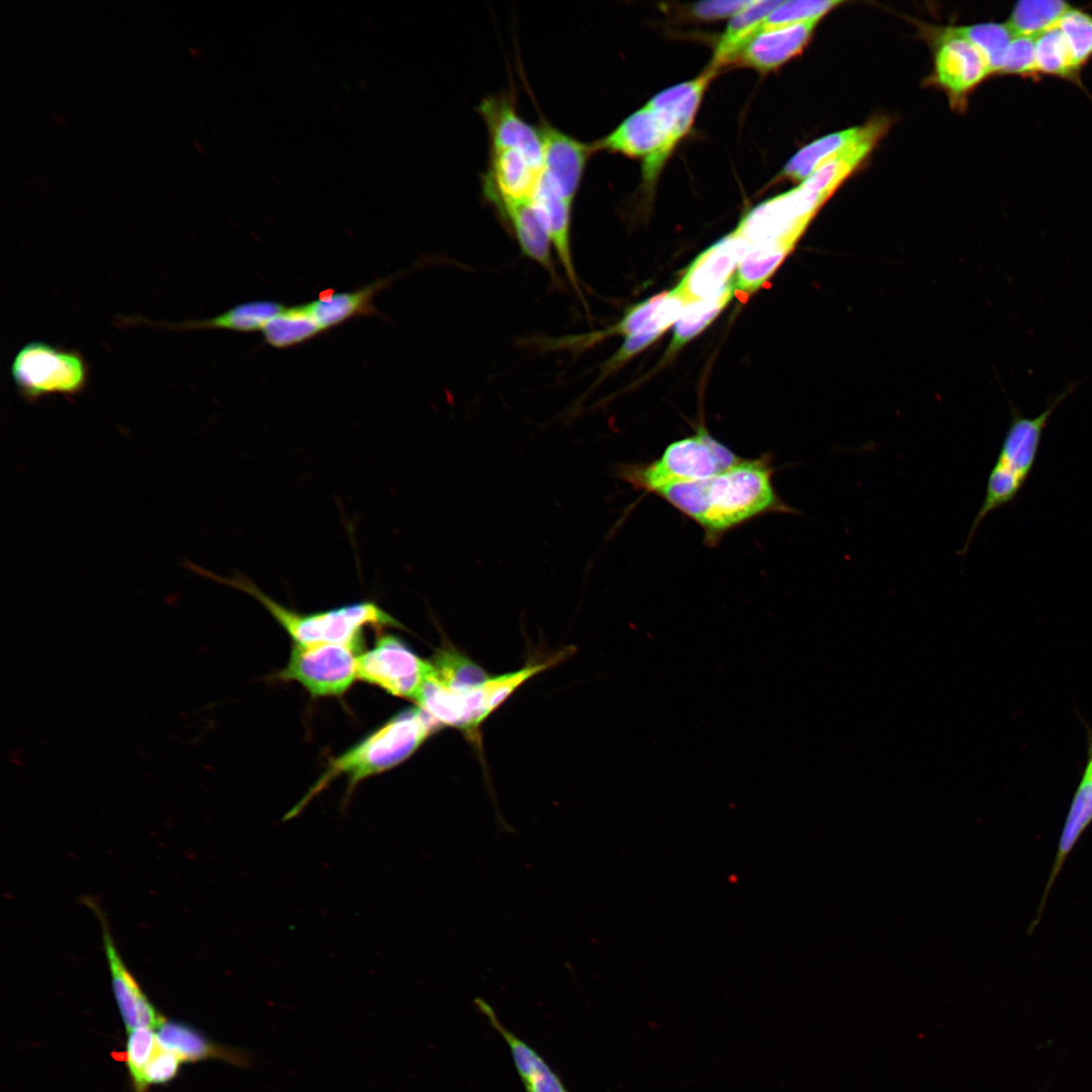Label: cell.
<instances>
[{
	"label": "cell",
	"mask_w": 1092,
	"mask_h": 1092,
	"mask_svg": "<svg viewBox=\"0 0 1092 1092\" xmlns=\"http://www.w3.org/2000/svg\"><path fill=\"white\" fill-rule=\"evenodd\" d=\"M430 671V661L392 635L379 637L371 649L358 655V678L414 701Z\"/></svg>",
	"instance_id": "cell-11"
},
{
	"label": "cell",
	"mask_w": 1092,
	"mask_h": 1092,
	"mask_svg": "<svg viewBox=\"0 0 1092 1092\" xmlns=\"http://www.w3.org/2000/svg\"><path fill=\"white\" fill-rule=\"evenodd\" d=\"M782 2L781 0H752L748 6L735 14L720 38L709 68L716 71L719 67L732 63L745 41Z\"/></svg>",
	"instance_id": "cell-27"
},
{
	"label": "cell",
	"mask_w": 1092,
	"mask_h": 1092,
	"mask_svg": "<svg viewBox=\"0 0 1092 1092\" xmlns=\"http://www.w3.org/2000/svg\"><path fill=\"white\" fill-rule=\"evenodd\" d=\"M357 650L338 643L295 644L280 677L298 681L313 697L340 696L358 677Z\"/></svg>",
	"instance_id": "cell-9"
},
{
	"label": "cell",
	"mask_w": 1092,
	"mask_h": 1092,
	"mask_svg": "<svg viewBox=\"0 0 1092 1092\" xmlns=\"http://www.w3.org/2000/svg\"><path fill=\"white\" fill-rule=\"evenodd\" d=\"M1088 758L1083 774L1092 780V729L1086 725Z\"/></svg>",
	"instance_id": "cell-40"
},
{
	"label": "cell",
	"mask_w": 1092,
	"mask_h": 1092,
	"mask_svg": "<svg viewBox=\"0 0 1092 1092\" xmlns=\"http://www.w3.org/2000/svg\"><path fill=\"white\" fill-rule=\"evenodd\" d=\"M945 30L976 46L986 57L991 73L1000 72L1005 52L1015 36L1007 23H981Z\"/></svg>",
	"instance_id": "cell-33"
},
{
	"label": "cell",
	"mask_w": 1092,
	"mask_h": 1092,
	"mask_svg": "<svg viewBox=\"0 0 1092 1092\" xmlns=\"http://www.w3.org/2000/svg\"><path fill=\"white\" fill-rule=\"evenodd\" d=\"M825 200L821 194L800 185L751 209L733 233L746 244L766 241L796 243Z\"/></svg>",
	"instance_id": "cell-10"
},
{
	"label": "cell",
	"mask_w": 1092,
	"mask_h": 1092,
	"mask_svg": "<svg viewBox=\"0 0 1092 1092\" xmlns=\"http://www.w3.org/2000/svg\"><path fill=\"white\" fill-rule=\"evenodd\" d=\"M745 246L732 233L702 252L675 287L686 303L716 296L733 285Z\"/></svg>",
	"instance_id": "cell-13"
},
{
	"label": "cell",
	"mask_w": 1092,
	"mask_h": 1092,
	"mask_svg": "<svg viewBox=\"0 0 1092 1092\" xmlns=\"http://www.w3.org/2000/svg\"><path fill=\"white\" fill-rule=\"evenodd\" d=\"M1058 26L1080 69L1092 55V15L1072 7Z\"/></svg>",
	"instance_id": "cell-35"
},
{
	"label": "cell",
	"mask_w": 1092,
	"mask_h": 1092,
	"mask_svg": "<svg viewBox=\"0 0 1092 1092\" xmlns=\"http://www.w3.org/2000/svg\"><path fill=\"white\" fill-rule=\"evenodd\" d=\"M182 1060L173 1052L160 1046L148 1062L142 1073L141 1091L146 1092L151 1085L167 1084L179 1072Z\"/></svg>",
	"instance_id": "cell-38"
},
{
	"label": "cell",
	"mask_w": 1092,
	"mask_h": 1092,
	"mask_svg": "<svg viewBox=\"0 0 1092 1092\" xmlns=\"http://www.w3.org/2000/svg\"><path fill=\"white\" fill-rule=\"evenodd\" d=\"M474 1005L509 1046L525 1092H570L540 1053L507 1028L486 1001L476 998Z\"/></svg>",
	"instance_id": "cell-20"
},
{
	"label": "cell",
	"mask_w": 1092,
	"mask_h": 1092,
	"mask_svg": "<svg viewBox=\"0 0 1092 1092\" xmlns=\"http://www.w3.org/2000/svg\"><path fill=\"white\" fill-rule=\"evenodd\" d=\"M185 565L199 575L240 589L256 599L284 628L296 645L338 643L359 647L361 632L366 626L402 627L393 617L371 601L354 603L325 612L300 614L272 600L255 582L241 573L225 578L189 561H186Z\"/></svg>",
	"instance_id": "cell-2"
},
{
	"label": "cell",
	"mask_w": 1092,
	"mask_h": 1092,
	"mask_svg": "<svg viewBox=\"0 0 1092 1092\" xmlns=\"http://www.w3.org/2000/svg\"><path fill=\"white\" fill-rule=\"evenodd\" d=\"M862 125L835 131L815 140L798 151L786 164L782 176L793 181L806 180L825 160L856 139Z\"/></svg>",
	"instance_id": "cell-28"
},
{
	"label": "cell",
	"mask_w": 1092,
	"mask_h": 1092,
	"mask_svg": "<svg viewBox=\"0 0 1092 1092\" xmlns=\"http://www.w3.org/2000/svg\"><path fill=\"white\" fill-rule=\"evenodd\" d=\"M487 128L489 149H515L543 168V146L539 127L518 112L515 94L503 91L484 97L476 107Z\"/></svg>",
	"instance_id": "cell-14"
},
{
	"label": "cell",
	"mask_w": 1092,
	"mask_h": 1092,
	"mask_svg": "<svg viewBox=\"0 0 1092 1092\" xmlns=\"http://www.w3.org/2000/svg\"><path fill=\"white\" fill-rule=\"evenodd\" d=\"M1034 46L1038 74L1078 80L1080 69L1058 25L1037 35Z\"/></svg>",
	"instance_id": "cell-32"
},
{
	"label": "cell",
	"mask_w": 1092,
	"mask_h": 1092,
	"mask_svg": "<svg viewBox=\"0 0 1092 1092\" xmlns=\"http://www.w3.org/2000/svg\"><path fill=\"white\" fill-rule=\"evenodd\" d=\"M685 304V299L674 288L633 306L616 326L608 331L545 339L542 341L543 347L551 350L577 351L610 334H621L626 337L645 335L655 340L668 327L675 324Z\"/></svg>",
	"instance_id": "cell-12"
},
{
	"label": "cell",
	"mask_w": 1092,
	"mask_h": 1092,
	"mask_svg": "<svg viewBox=\"0 0 1092 1092\" xmlns=\"http://www.w3.org/2000/svg\"><path fill=\"white\" fill-rule=\"evenodd\" d=\"M888 126L879 118L862 125L860 134L825 160L800 185L828 198L868 156Z\"/></svg>",
	"instance_id": "cell-23"
},
{
	"label": "cell",
	"mask_w": 1092,
	"mask_h": 1092,
	"mask_svg": "<svg viewBox=\"0 0 1092 1092\" xmlns=\"http://www.w3.org/2000/svg\"><path fill=\"white\" fill-rule=\"evenodd\" d=\"M734 291L733 284L716 296L687 302L675 322L669 351L678 350L706 329L731 300Z\"/></svg>",
	"instance_id": "cell-30"
},
{
	"label": "cell",
	"mask_w": 1092,
	"mask_h": 1092,
	"mask_svg": "<svg viewBox=\"0 0 1092 1092\" xmlns=\"http://www.w3.org/2000/svg\"><path fill=\"white\" fill-rule=\"evenodd\" d=\"M1034 38L1015 35L1005 52L999 73L1035 77L1038 72L1035 61Z\"/></svg>",
	"instance_id": "cell-37"
},
{
	"label": "cell",
	"mask_w": 1092,
	"mask_h": 1092,
	"mask_svg": "<svg viewBox=\"0 0 1092 1092\" xmlns=\"http://www.w3.org/2000/svg\"><path fill=\"white\" fill-rule=\"evenodd\" d=\"M430 662V676L450 690H468L488 678L477 664L452 648L438 650Z\"/></svg>",
	"instance_id": "cell-31"
},
{
	"label": "cell",
	"mask_w": 1092,
	"mask_h": 1092,
	"mask_svg": "<svg viewBox=\"0 0 1092 1092\" xmlns=\"http://www.w3.org/2000/svg\"><path fill=\"white\" fill-rule=\"evenodd\" d=\"M543 146L542 174L561 196L574 202L594 144L584 143L546 119L539 122Z\"/></svg>",
	"instance_id": "cell-15"
},
{
	"label": "cell",
	"mask_w": 1092,
	"mask_h": 1092,
	"mask_svg": "<svg viewBox=\"0 0 1092 1092\" xmlns=\"http://www.w3.org/2000/svg\"><path fill=\"white\" fill-rule=\"evenodd\" d=\"M1071 8V5L1063 0L1018 1L1007 24L1014 35L1036 37L1057 26Z\"/></svg>",
	"instance_id": "cell-29"
},
{
	"label": "cell",
	"mask_w": 1092,
	"mask_h": 1092,
	"mask_svg": "<svg viewBox=\"0 0 1092 1092\" xmlns=\"http://www.w3.org/2000/svg\"><path fill=\"white\" fill-rule=\"evenodd\" d=\"M392 278L378 279L351 291L326 290L316 299L297 305L283 304L262 335L276 349H287L313 339L350 320L379 314L374 297Z\"/></svg>",
	"instance_id": "cell-5"
},
{
	"label": "cell",
	"mask_w": 1092,
	"mask_h": 1092,
	"mask_svg": "<svg viewBox=\"0 0 1092 1092\" xmlns=\"http://www.w3.org/2000/svg\"><path fill=\"white\" fill-rule=\"evenodd\" d=\"M769 455L741 459L708 479L676 483L654 494L661 497L704 532L714 546L729 531L766 514H800L778 494Z\"/></svg>",
	"instance_id": "cell-1"
},
{
	"label": "cell",
	"mask_w": 1092,
	"mask_h": 1092,
	"mask_svg": "<svg viewBox=\"0 0 1092 1092\" xmlns=\"http://www.w3.org/2000/svg\"><path fill=\"white\" fill-rule=\"evenodd\" d=\"M690 127L668 112L645 104L613 131L594 143L597 151L619 153L643 161V179L651 186L666 159Z\"/></svg>",
	"instance_id": "cell-8"
},
{
	"label": "cell",
	"mask_w": 1092,
	"mask_h": 1092,
	"mask_svg": "<svg viewBox=\"0 0 1092 1092\" xmlns=\"http://www.w3.org/2000/svg\"><path fill=\"white\" fill-rule=\"evenodd\" d=\"M934 63L938 83L953 95L966 93L992 74L986 57L976 46L946 30L939 39Z\"/></svg>",
	"instance_id": "cell-18"
},
{
	"label": "cell",
	"mask_w": 1092,
	"mask_h": 1092,
	"mask_svg": "<svg viewBox=\"0 0 1092 1092\" xmlns=\"http://www.w3.org/2000/svg\"><path fill=\"white\" fill-rule=\"evenodd\" d=\"M839 4L841 2L837 0L783 1L767 15L753 34L801 22L820 20L822 16Z\"/></svg>",
	"instance_id": "cell-34"
},
{
	"label": "cell",
	"mask_w": 1092,
	"mask_h": 1092,
	"mask_svg": "<svg viewBox=\"0 0 1092 1092\" xmlns=\"http://www.w3.org/2000/svg\"><path fill=\"white\" fill-rule=\"evenodd\" d=\"M1092 822V780L1082 775L1081 781L1075 791L1066 822L1059 840L1058 850L1053 868L1036 913L1035 920L1029 927V932L1038 924L1041 918L1048 896L1054 883L1061 872L1063 864L1071 850Z\"/></svg>",
	"instance_id": "cell-25"
},
{
	"label": "cell",
	"mask_w": 1092,
	"mask_h": 1092,
	"mask_svg": "<svg viewBox=\"0 0 1092 1092\" xmlns=\"http://www.w3.org/2000/svg\"><path fill=\"white\" fill-rule=\"evenodd\" d=\"M751 0L705 1L694 5L693 13L701 19L711 20L734 16L748 6Z\"/></svg>",
	"instance_id": "cell-39"
},
{
	"label": "cell",
	"mask_w": 1092,
	"mask_h": 1092,
	"mask_svg": "<svg viewBox=\"0 0 1092 1092\" xmlns=\"http://www.w3.org/2000/svg\"><path fill=\"white\" fill-rule=\"evenodd\" d=\"M741 460L713 438L705 427L670 443L655 460L622 465L617 475L637 489L655 493L676 483L708 479Z\"/></svg>",
	"instance_id": "cell-6"
},
{
	"label": "cell",
	"mask_w": 1092,
	"mask_h": 1092,
	"mask_svg": "<svg viewBox=\"0 0 1092 1092\" xmlns=\"http://www.w3.org/2000/svg\"><path fill=\"white\" fill-rule=\"evenodd\" d=\"M509 226L522 253L557 279L552 260V244L545 224L532 199L520 202L488 201Z\"/></svg>",
	"instance_id": "cell-22"
},
{
	"label": "cell",
	"mask_w": 1092,
	"mask_h": 1092,
	"mask_svg": "<svg viewBox=\"0 0 1092 1092\" xmlns=\"http://www.w3.org/2000/svg\"><path fill=\"white\" fill-rule=\"evenodd\" d=\"M794 244L790 241L746 244L734 278L735 290L756 291L774 274Z\"/></svg>",
	"instance_id": "cell-26"
},
{
	"label": "cell",
	"mask_w": 1092,
	"mask_h": 1092,
	"mask_svg": "<svg viewBox=\"0 0 1092 1092\" xmlns=\"http://www.w3.org/2000/svg\"><path fill=\"white\" fill-rule=\"evenodd\" d=\"M549 235L553 250L568 281L580 293L571 254V213L573 203L565 199L541 173L532 197Z\"/></svg>",
	"instance_id": "cell-24"
},
{
	"label": "cell",
	"mask_w": 1092,
	"mask_h": 1092,
	"mask_svg": "<svg viewBox=\"0 0 1092 1092\" xmlns=\"http://www.w3.org/2000/svg\"><path fill=\"white\" fill-rule=\"evenodd\" d=\"M87 904L96 914L101 924L112 990L126 1030L138 1027L159 1028L166 1018L155 1008L123 964L114 945L103 912L95 903L88 901Z\"/></svg>",
	"instance_id": "cell-16"
},
{
	"label": "cell",
	"mask_w": 1092,
	"mask_h": 1092,
	"mask_svg": "<svg viewBox=\"0 0 1092 1092\" xmlns=\"http://www.w3.org/2000/svg\"><path fill=\"white\" fill-rule=\"evenodd\" d=\"M819 20H811L753 34L732 60L766 72L778 68L807 44Z\"/></svg>",
	"instance_id": "cell-21"
},
{
	"label": "cell",
	"mask_w": 1092,
	"mask_h": 1092,
	"mask_svg": "<svg viewBox=\"0 0 1092 1092\" xmlns=\"http://www.w3.org/2000/svg\"><path fill=\"white\" fill-rule=\"evenodd\" d=\"M441 726L418 708L395 715L362 741L334 758L305 797L286 815L294 817L335 778L345 775L354 787L361 780L408 758Z\"/></svg>",
	"instance_id": "cell-3"
},
{
	"label": "cell",
	"mask_w": 1092,
	"mask_h": 1092,
	"mask_svg": "<svg viewBox=\"0 0 1092 1092\" xmlns=\"http://www.w3.org/2000/svg\"><path fill=\"white\" fill-rule=\"evenodd\" d=\"M542 167L515 149H489V161L481 178L486 201L520 202L531 200Z\"/></svg>",
	"instance_id": "cell-17"
},
{
	"label": "cell",
	"mask_w": 1092,
	"mask_h": 1092,
	"mask_svg": "<svg viewBox=\"0 0 1092 1092\" xmlns=\"http://www.w3.org/2000/svg\"><path fill=\"white\" fill-rule=\"evenodd\" d=\"M159 1046L154 1028L138 1027L127 1031L124 1061L134 1092L141 1091L142 1073Z\"/></svg>",
	"instance_id": "cell-36"
},
{
	"label": "cell",
	"mask_w": 1092,
	"mask_h": 1092,
	"mask_svg": "<svg viewBox=\"0 0 1092 1092\" xmlns=\"http://www.w3.org/2000/svg\"><path fill=\"white\" fill-rule=\"evenodd\" d=\"M10 375L19 395L33 403L53 394L82 393L87 386L89 367L77 350L30 341L15 354Z\"/></svg>",
	"instance_id": "cell-7"
},
{
	"label": "cell",
	"mask_w": 1092,
	"mask_h": 1092,
	"mask_svg": "<svg viewBox=\"0 0 1092 1092\" xmlns=\"http://www.w3.org/2000/svg\"><path fill=\"white\" fill-rule=\"evenodd\" d=\"M157 1037L165 1049L175 1053L182 1062L220 1061L238 1068H250L253 1054L245 1049L212 1040L197 1028L176 1020H165Z\"/></svg>",
	"instance_id": "cell-19"
},
{
	"label": "cell",
	"mask_w": 1092,
	"mask_h": 1092,
	"mask_svg": "<svg viewBox=\"0 0 1092 1092\" xmlns=\"http://www.w3.org/2000/svg\"><path fill=\"white\" fill-rule=\"evenodd\" d=\"M1074 381L1056 394L1045 408L1036 417L1029 418L1011 402L1010 424L1005 433L993 467L991 468L985 496L975 516L962 554L968 551L976 531L992 512L1016 499L1036 462L1041 438L1054 412L1081 384Z\"/></svg>",
	"instance_id": "cell-4"
}]
</instances>
